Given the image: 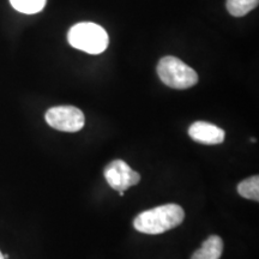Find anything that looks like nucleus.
<instances>
[{
	"label": "nucleus",
	"mask_w": 259,
	"mask_h": 259,
	"mask_svg": "<svg viewBox=\"0 0 259 259\" xmlns=\"http://www.w3.org/2000/svg\"><path fill=\"white\" fill-rule=\"evenodd\" d=\"M185 211L178 204H163L138 213L134 221L136 231L143 234L156 235L180 226Z\"/></svg>",
	"instance_id": "obj_1"
},
{
	"label": "nucleus",
	"mask_w": 259,
	"mask_h": 259,
	"mask_svg": "<svg viewBox=\"0 0 259 259\" xmlns=\"http://www.w3.org/2000/svg\"><path fill=\"white\" fill-rule=\"evenodd\" d=\"M259 0H227V10L234 17H242L258 6Z\"/></svg>",
	"instance_id": "obj_8"
},
{
	"label": "nucleus",
	"mask_w": 259,
	"mask_h": 259,
	"mask_svg": "<svg viewBox=\"0 0 259 259\" xmlns=\"http://www.w3.org/2000/svg\"><path fill=\"white\" fill-rule=\"evenodd\" d=\"M189 135L193 141L209 145L221 144L226 137L222 128L206 121L193 122L189 128Z\"/></svg>",
	"instance_id": "obj_6"
},
{
	"label": "nucleus",
	"mask_w": 259,
	"mask_h": 259,
	"mask_svg": "<svg viewBox=\"0 0 259 259\" xmlns=\"http://www.w3.org/2000/svg\"><path fill=\"white\" fill-rule=\"evenodd\" d=\"M223 251V241L218 235H211L203 242L202 247L194 252L191 259H220Z\"/></svg>",
	"instance_id": "obj_7"
},
{
	"label": "nucleus",
	"mask_w": 259,
	"mask_h": 259,
	"mask_svg": "<svg viewBox=\"0 0 259 259\" xmlns=\"http://www.w3.org/2000/svg\"><path fill=\"white\" fill-rule=\"evenodd\" d=\"M51 127L63 132H77L84 126V114L79 108L73 106L52 107L45 115Z\"/></svg>",
	"instance_id": "obj_4"
},
{
	"label": "nucleus",
	"mask_w": 259,
	"mask_h": 259,
	"mask_svg": "<svg viewBox=\"0 0 259 259\" xmlns=\"http://www.w3.org/2000/svg\"><path fill=\"white\" fill-rule=\"evenodd\" d=\"M238 192L246 199H251L258 202L259 200V178L253 176L248 179L241 181L238 185Z\"/></svg>",
	"instance_id": "obj_9"
},
{
	"label": "nucleus",
	"mask_w": 259,
	"mask_h": 259,
	"mask_svg": "<svg viewBox=\"0 0 259 259\" xmlns=\"http://www.w3.org/2000/svg\"><path fill=\"white\" fill-rule=\"evenodd\" d=\"M10 3L17 11L27 15L37 14L46 5V0H10Z\"/></svg>",
	"instance_id": "obj_10"
},
{
	"label": "nucleus",
	"mask_w": 259,
	"mask_h": 259,
	"mask_svg": "<svg viewBox=\"0 0 259 259\" xmlns=\"http://www.w3.org/2000/svg\"><path fill=\"white\" fill-rule=\"evenodd\" d=\"M105 178L108 185L116 191H125L137 185L141 176L122 160L111 162L105 169Z\"/></svg>",
	"instance_id": "obj_5"
},
{
	"label": "nucleus",
	"mask_w": 259,
	"mask_h": 259,
	"mask_svg": "<svg viewBox=\"0 0 259 259\" xmlns=\"http://www.w3.org/2000/svg\"><path fill=\"white\" fill-rule=\"evenodd\" d=\"M0 259H4V255L2 254V252H0Z\"/></svg>",
	"instance_id": "obj_11"
},
{
	"label": "nucleus",
	"mask_w": 259,
	"mask_h": 259,
	"mask_svg": "<svg viewBox=\"0 0 259 259\" xmlns=\"http://www.w3.org/2000/svg\"><path fill=\"white\" fill-rule=\"evenodd\" d=\"M157 74L162 82L173 89H189L198 83L196 71L176 57L162 58L157 65Z\"/></svg>",
	"instance_id": "obj_3"
},
{
	"label": "nucleus",
	"mask_w": 259,
	"mask_h": 259,
	"mask_svg": "<svg viewBox=\"0 0 259 259\" xmlns=\"http://www.w3.org/2000/svg\"><path fill=\"white\" fill-rule=\"evenodd\" d=\"M67 40L73 48L89 54L102 53L108 47L109 42L105 29L90 22L73 25L67 35Z\"/></svg>",
	"instance_id": "obj_2"
}]
</instances>
